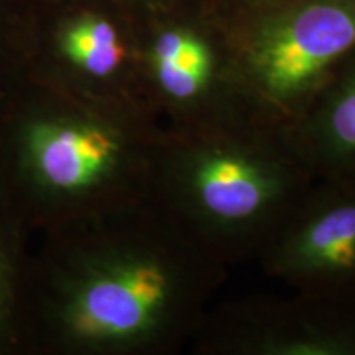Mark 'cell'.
Here are the masks:
<instances>
[{
	"instance_id": "8fae6325",
	"label": "cell",
	"mask_w": 355,
	"mask_h": 355,
	"mask_svg": "<svg viewBox=\"0 0 355 355\" xmlns=\"http://www.w3.org/2000/svg\"><path fill=\"white\" fill-rule=\"evenodd\" d=\"M32 15L21 0H0V97L24 74Z\"/></svg>"
},
{
	"instance_id": "3957f363",
	"label": "cell",
	"mask_w": 355,
	"mask_h": 355,
	"mask_svg": "<svg viewBox=\"0 0 355 355\" xmlns=\"http://www.w3.org/2000/svg\"><path fill=\"white\" fill-rule=\"evenodd\" d=\"M316 180L286 128L250 119L163 130L153 196L230 268L260 259Z\"/></svg>"
},
{
	"instance_id": "7c38bea8",
	"label": "cell",
	"mask_w": 355,
	"mask_h": 355,
	"mask_svg": "<svg viewBox=\"0 0 355 355\" xmlns=\"http://www.w3.org/2000/svg\"><path fill=\"white\" fill-rule=\"evenodd\" d=\"M115 3L135 19L137 21H145L157 17L176 13L186 8L202 6V0H107Z\"/></svg>"
},
{
	"instance_id": "5b68a950",
	"label": "cell",
	"mask_w": 355,
	"mask_h": 355,
	"mask_svg": "<svg viewBox=\"0 0 355 355\" xmlns=\"http://www.w3.org/2000/svg\"><path fill=\"white\" fill-rule=\"evenodd\" d=\"M139 28L141 99L163 130L191 133L257 119L224 26L202 6Z\"/></svg>"
},
{
	"instance_id": "8992f818",
	"label": "cell",
	"mask_w": 355,
	"mask_h": 355,
	"mask_svg": "<svg viewBox=\"0 0 355 355\" xmlns=\"http://www.w3.org/2000/svg\"><path fill=\"white\" fill-rule=\"evenodd\" d=\"M32 15L24 76L83 99L144 110L140 28L107 0H50Z\"/></svg>"
},
{
	"instance_id": "277c9868",
	"label": "cell",
	"mask_w": 355,
	"mask_h": 355,
	"mask_svg": "<svg viewBox=\"0 0 355 355\" xmlns=\"http://www.w3.org/2000/svg\"><path fill=\"white\" fill-rule=\"evenodd\" d=\"M219 21L252 112L286 130L355 50V0H277Z\"/></svg>"
},
{
	"instance_id": "9c48e42d",
	"label": "cell",
	"mask_w": 355,
	"mask_h": 355,
	"mask_svg": "<svg viewBox=\"0 0 355 355\" xmlns=\"http://www.w3.org/2000/svg\"><path fill=\"white\" fill-rule=\"evenodd\" d=\"M318 180L355 183V50L288 128Z\"/></svg>"
},
{
	"instance_id": "52a82bcc",
	"label": "cell",
	"mask_w": 355,
	"mask_h": 355,
	"mask_svg": "<svg viewBox=\"0 0 355 355\" xmlns=\"http://www.w3.org/2000/svg\"><path fill=\"white\" fill-rule=\"evenodd\" d=\"M189 347L198 355H355V301L303 291L211 306Z\"/></svg>"
},
{
	"instance_id": "7a4b0ae2",
	"label": "cell",
	"mask_w": 355,
	"mask_h": 355,
	"mask_svg": "<svg viewBox=\"0 0 355 355\" xmlns=\"http://www.w3.org/2000/svg\"><path fill=\"white\" fill-rule=\"evenodd\" d=\"M162 137L144 110L21 74L0 97V201L33 237L144 201Z\"/></svg>"
},
{
	"instance_id": "6da1fadb",
	"label": "cell",
	"mask_w": 355,
	"mask_h": 355,
	"mask_svg": "<svg viewBox=\"0 0 355 355\" xmlns=\"http://www.w3.org/2000/svg\"><path fill=\"white\" fill-rule=\"evenodd\" d=\"M38 237L20 355L178 354L229 270L153 194Z\"/></svg>"
},
{
	"instance_id": "4fadbf2b",
	"label": "cell",
	"mask_w": 355,
	"mask_h": 355,
	"mask_svg": "<svg viewBox=\"0 0 355 355\" xmlns=\"http://www.w3.org/2000/svg\"><path fill=\"white\" fill-rule=\"evenodd\" d=\"M273 2L277 0H202V7L217 20H227Z\"/></svg>"
},
{
	"instance_id": "30bf717a",
	"label": "cell",
	"mask_w": 355,
	"mask_h": 355,
	"mask_svg": "<svg viewBox=\"0 0 355 355\" xmlns=\"http://www.w3.org/2000/svg\"><path fill=\"white\" fill-rule=\"evenodd\" d=\"M32 239L0 201V355H20L21 306Z\"/></svg>"
},
{
	"instance_id": "ba28073f",
	"label": "cell",
	"mask_w": 355,
	"mask_h": 355,
	"mask_svg": "<svg viewBox=\"0 0 355 355\" xmlns=\"http://www.w3.org/2000/svg\"><path fill=\"white\" fill-rule=\"evenodd\" d=\"M257 261L291 291L355 301V183L316 180Z\"/></svg>"
}]
</instances>
